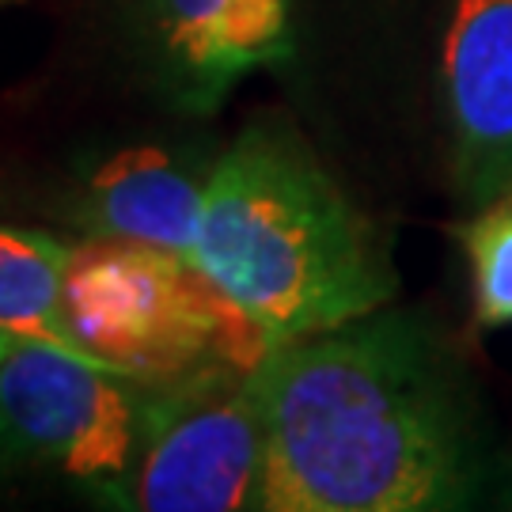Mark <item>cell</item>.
<instances>
[{
	"mask_svg": "<svg viewBox=\"0 0 512 512\" xmlns=\"http://www.w3.org/2000/svg\"><path fill=\"white\" fill-rule=\"evenodd\" d=\"M69 251L46 232L0 228V330L84 353L65 319Z\"/></svg>",
	"mask_w": 512,
	"mask_h": 512,
	"instance_id": "cell-9",
	"label": "cell"
},
{
	"mask_svg": "<svg viewBox=\"0 0 512 512\" xmlns=\"http://www.w3.org/2000/svg\"><path fill=\"white\" fill-rule=\"evenodd\" d=\"M194 266L274 346L387 308L399 285L368 220L277 118L251 122L217 156Z\"/></svg>",
	"mask_w": 512,
	"mask_h": 512,
	"instance_id": "cell-2",
	"label": "cell"
},
{
	"mask_svg": "<svg viewBox=\"0 0 512 512\" xmlns=\"http://www.w3.org/2000/svg\"><path fill=\"white\" fill-rule=\"evenodd\" d=\"M152 384L42 338L0 353V471L50 467L110 490L145 437Z\"/></svg>",
	"mask_w": 512,
	"mask_h": 512,
	"instance_id": "cell-4",
	"label": "cell"
},
{
	"mask_svg": "<svg viewBox=\"0 0 512 512\" xmlns=\"http://www.w3.org/2000/svg\"><path fill=\"white\" fill-rule=\"evenodd\" d=\"M8 338H12V334H8V330H0V353H4V346H8Z\"/></svg>",
	"mask_w": 512,
	"mask_h": 512,
	"instance_id": "cell-11",
	"label": "cell"
},
{
	"mask_svg": "<svg viewBox=\"0 0 512 512\" xmlns=\"http://www.w3.org/2000/svg\"><path fill=\"white\" fill-rule=\"evenodd\" d=\"M198 183L164 148H126L95 171L84 190V224L92 236L145 243L194 262L202 228Z\"/></svg>",
	"mask_w": 512,
	"mask_h": 512,
	"instance_id": "cell-8",
	"label": "cell"
},
{
	"mask_svg": "<svg viewBox=\"0 0 512 512\" xmlns=\"http://www.w3.org/2000/svg\"><path fill=\"white\" fill-rule=\"evenodd\" d=\"M110 490L141 512L258 509L262 421L247 368L213 361L152 384L137 459Z\"/></svg>",
	"mask_w": 512,
	"mask_h": 512,
	"instance_id": "cell-5",
	"label": "cell"
},
{
	"mask_svg": "<svg viewBox=\"0 0 512 512\" xmlns=\"http://www.w3.org/2000/svg\"><path fill=\"white\" fill-rule=\"evenodd\" d=\"M247 384L266 512H437L475 494L482 444L463 372L410 311L277 342Z\"/></svg>",
	"mask_w": 512,
	"mask_h": 512,
	"instance_id": "cell-1",
	"label": "cell"
},
{
	"mask_svg": "<svg viewBox=\"0 0 512 512\" xmlns=\"http://www.w3.org/2000/svg\"><path fill=\"white\" fill-rule=\"evenodd\" d=\"M156 35L179 99L213 110L236 80L293 54V0H156Z\"/></svg>",
	"mask_w": 512,
	"mask_h": 512,
	"instance_id": "cell-7",
	"label": "cell"
},
{
	"mask_svg": "<svg viewBox=\"0 0 512 512\" xmlns=\"http://www.w3.org/2000/svg\"><path fill=\"white\" fill-rule=\"evenodd\" d=\"M459 243L471 266L478 327H512V194L471 209L459 224Z\"/></svg>",
	"mask_w": 512,
	"mask_h": 512,
	"instance_id": "cell-10",
	"label": "cell"
},
{
	"mask_svg": "<svg viewBox=\"0 0 512 512\" xmlns=\"http://www.w3.org/2000/svg\"><path fill=\"white\" fill-rule=\"evenodd\" d=\"M440 84L456 202L478 209L512 194V0L452 4Z\"/></svg>",
	"mask_w": 512,
	"mask_h": 512,
	"instance_id": "cell-6",
	"label": "cell"
},
{
	"mask_svg": "<svg viewBox=\"0 0 512 512\" xmlns=\"http://www.w3.org/2000/svg\"><path fill=\"white\" fill-rule=\"evenodd\" d=\"M65 319L88 357L145 384L213 361L251 372L274 349L270 334L194 262L110 236L69 251Z\"/></svg>",
	"mask_w": 512,
	"mask_h": 512,
	"instance_id": "cell-3",
	"label": "cell"
}]
</instances>
